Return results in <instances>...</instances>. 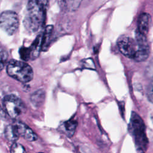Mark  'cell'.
I'll return each mask as SVG.
<instances>
[{"mask_svg": "<svg viewBox=\"0 0 153 153\" xmlns=\"http://www.w3.org/2000/svg\"><path fill=\"white\" fill-rule=\"evenodd\" d=\"M27 14L23 22L26 28L32 32H36L43 25L45 19V8L41 0H28Z\"/></svg>", "mask_w": 153, "mask_h": 153, "instance_id": "cell-1", "label": "cell"}, {"mask_svg": "<svg viewBox=\"0 0 153 153\" xmlns=\"http://www.w3.org/2000/svg\"><path fill=\"white\" fill-rule=\"evenodd\" d=\"M7 72L9 76L23 83L30 81L33 76V70L30 65L23 61L14 59L8 63Z\"/></svg>", "mask_w": 153, "mask_h": 153, "instance_id": "cell-2", "label": "cell"}, {"mask_svg": "<svg viewBox=\"0 0 153 153\" xmlns=\"http://www.w3.org/2000/svg\"><path fill=\"white\" fill-rule=\"evenodd\" d=\"M129 130L133 136L138 148L144 149L146 148L148 139L146 135L145 125L140 117L136 112L131 113Z\"/></svg>", "mask_w": 153, "mask_h": 153, "instance_id": "cell-3", "label": "cell"}, {"mask_svg": "<svg viewBox=\"0 0 153 153\" xmlns=\"http://www.w3.org/2000/svg\"><path fill=\"white\" fill-rule=\"evenodd\" d=\"M3 104L7 114L13 119L20 116L26 109L22 100L14 94L5 96L3 100Z\"/></svg>", "mask_w": 153, "mask_h": 153, "instance_id": "cell-4", "label": "cell"}, {"mask_svg": "<svg viewBox=\"0 0 153 153\" xmlns=\"http://www.w3.org/2000/svg\"><path fill=\"white\" fill-rule=\"evenodd\" d=\"M19 19L16 13L5 11L0 14V27L8 35H13L18 29Z\"/></svg>", "mask_w": 153, "mask_h": 153, "instance_id": "cell-5", "label": "cell"}, {"mask_svg": "<svg viewBox=\"0 0 153 153\" xmlns=\"http://www.w3.org/2000/svg\"><path fill=\"white\" fill-rule=\"evenodd\" d=\"M137 50L133 57V59L138 62L146 60L150 54V48L147 41L146 36L140 33L137 30L135 33Z\"/></svg>", "mask_w": 153, "mask_h": 153, "instance_id": "cell-6", "label": "cell"}, {"mask_svg": "<svg viewBox=\"0 0 153 153\" xmlns=\"http://www.w3.org/2000/svg\"><path fill=\"white\" fill-rule=\"evenodd\" d=\"M117 46L124 56L133 59L137 50V44L134 39L129 36H121L118 40Z\"/></svg>", "mask_w": 153, "mask_h": 153, "instance_id": "cell-7", "label": "cell"}, {"mask_svg": "<svg viewBox=\"0 0 153 153\" xmlns=\"http://www.w3.org/2000/svg\"><path fill=\"white\" fill-rule=\"evenodd\" d=\"M19 136L23 137L26 140L33 142L38 139V136L36 133L27 125L20 122L16 121L14 123Z\"/></svg>", "mask_w": 153, "mask_h": 153, "instance_id": "cell-8", "label": "cell"}, {"mask_svg": "<svg viewBox=\"0 0 153 153\" xmlns=\"http://www.w3.org/2000/svg\"><path fill=\"white\" fill-rule=\"evenodd\" d=\"M151 17L148 13H143L141 14L138 19L137 30L142 34L146 36L149 32Z\"/></svg>", "mask_w": 153, "mask_h": 153, "instance_id": "cell-9", "label": "cell"}, {"mask_svg": "<svg viewBox=\"0 0 153 153\" xmlns=\"http://www.w3.org/2000/svg\"><path fill=\"white\" fill-rule=\"evenodd\" d=\"M41 43L42 35H39L33 41L31 46L28 48L30 53V59H35L39 56V52L41 50Z\"/></svg>", "mask_w": 153, "mask_h": 153, "instance_id": "cell-10", "label": "cell"}, {"mask_svg": "<svg viewBox=\"0 0 153 153\" xmlns=\"http://www.w3.org/2000/svg\"><path fill=\"white\" fill-rule=\"evenodd\" d=\"M45 93L43 89H39L33 92L30 97L32 104L35 107L41 106L45 100Z\"/></svg>", "mask_w": 153, "mask_h": 153, "instance_id": "cell-11", "label": "cell"}, {"mask_svg": "<svg viewBox=\"0 0 153 153\" xmlns=\"http://www.w3.org/2000/svg\"><path fill=\"white\" fill-rule=\"evenodd\" d=\"M53 26L51 25L47 26L45 30L44 33L42 35V43H41V50L45 51L47 50L50 42V38L53 33Z\"/></svg>", "mask_w": 153, "mask_h": 153, "instance_id": "cell-12", "label": "cell"}, {"mask_svg": "<svg viewBox=\"0 0 153 153\" xmlns=\"http://www.w3.org/2000/svg\"><path fill=\"white\" fill-rule=\"evenodd\" d=\"M5 136L10 142L13 143L18 140L20 136L14 124H10L5 127Z\"/></svg>", "mask_w": 153, "mask_h": 153, "instance_id": "cell-13", "label": "cell"}, {"mask_svg": "<svg viewBox=\"0 0 153 153\" xmlns=\"http://www.w3.org/2000/svg\"><path fill=\"white\" fill-rule=\"evenodd\" d=\"M77 122L74 119H70L68 121L65 122L64 128L68 136L71 137L74 134Z\"/></svg>", "mask_w": 153, "mask_h": 153, "instance_id": "cell-14", "label": "cell"}, {"mask_svg": "<svg viewBox=\"0 0 153 153\" xmlns=\"http://www.w3.org/2000/svg\"><path fill=\"white\" fill-rule=\"evenodd\" d=\"M65 4L70 11H75L80 7L82 0H65Z\"/></svg>", "mask_w": 153, "mask_h": 153, "instance_id": "cell-15", "label": "cell"}, {"mask_svg": "<svg viewBox=\"0 0 153 153\" xmlns=\"http://www.w3.org/2000/svg\"><path fill=\"white\" fill-rule=\"evenodd\" d=\"M11 153H26L23 146L18 143H13L10 149Z\"/></svg>", "mask_w": 153, "mask_h": 153, "instance_id": "cell-16", "label": "cell"}, {"mask_svg": "<svg viewBox=\"0 0 153 153\" xmlns=\"http://www.w3.org/2000/svg\"><path fill=\"white\" fill-rule=\"evenodd\" d=\"M8 59V54L4 50H0V71L5 67Z\"/></svg>", "mask_w": 153, "mask_h": 153, "instance_id": "cell-17", "label": "cell"}, {"mask_svg": "<svg viewBox=\"0 0 153 153\" xmlns=\"http://www.w3.org/2000/svg\"><path fill=\"white\" fill-rule=\"evenodd\" d=\"M146 96L148 100L151 103H153V81L149 83L147 88Z\"/></svg>", "mask_w": 153, "mask_h": 153, "instance_id": "cell-18", "label": "cell"}, {"mask_svg": "<svg viewBox=\"0 0 153 153\" xmlns=\"http://www.w3.org/2000/svg\"><path fill=\"white\" fill-rule=\"evenodd\" d=\"M137 153H144V152H143V149H140V148H138V149H137Z\"/></svg>", "mask_w": 153, "mask_h": 153, "instance_id": "cell-19", "label": "cell"}, {"mask_svg": "<svg viewBox=\"0 0 153 153\" xmlns=\"http://www.w3.org/2000/svg\"><path fill=\"white\" fill-rule=\"evenodd\" d=\"M39 153H42V152H39Z\"/></svg>", "mask_w": 153, "mask_h": 153, "instance_id": "cell-20", "label": "cell"}]
</instances>
